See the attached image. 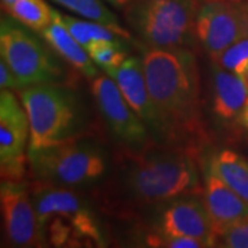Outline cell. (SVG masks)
Here are the masks:
<instances>
[{"label":"cell","instance_id":"obj_7","mask_svg":"<svg viewBox=\"0 0 248 248\" xmlns=\"http://www.w3.org/2000/svg\"><path fill=\"white\" fill-rule=\"evenodd\" d=\"M0 57L16 73L22 89L63 83L66 71L62 58L47 42H42L35 31L11 16L1 17Z\"/></svg>","mask_w":248,"mask_h":248},{"label":"cell","instance_id":"obj_27","mask_svg":"<svg viewBox=\"0 0 248 248\" xmlns=\"http://www.w3.org/2000/svg\"><path fill=\"white\" fill-rule=\"evenodd\" d=\"M107 3H109L112 7L120 10H125L130 4H133L135 0H105Z\"/></svg>","mask_w":248,"mask_h":248},{"label":"cell","instance_id":"obj_3","mask_svg":"<svg viewBox=\"0 0 248 248\" xmlns=\"http://www.w3.org/2000/svg\"><path fill=\"white\" fill-rule=\"evenodd\" d=\"M46 247H105L94 210L73 189L39 182L31 190Z\"/></svg>","mask_w":248,"mask_h":248},{"label":"cell","instance_id":"obj_16","mask_svg":"<svg viewBox=\"0 0 248 248\" xmlns=\"http://www.w3.org/2000/svg\"><path fill=\"white\" fill-rule=\"evenodd\" d=\"M40 35L63 61L72 65L83 76L87 79H94L99 75L97 63L93 61L89 51L72 36L58 10L53 9V19L50 25L40 32Z\"/></svg>","mask_w":248,"mask_h":248},{"label":"cell","instance_id":"obj_23","mask_svg":"<svg viewBox=\"0 0 248 248\" xmlns=\"http://www.w3.org/2000/svg\"><path fill=\"white\" fill-rule=\"evenodd\" d=\"M146 246L157 248H207L203 241L177 234H164L159 232H152L145 240Z\"/></svg>","mask_w":248,"mask_h":248},{"label":"cell","instance_id":"obj_9","mask_svg":"<svg viewBox=\"0 0 248 248\" xmlns=\"http://www.w3.org/2000/svg\"><path fill=\"white\" fill-rule=\"evenodd\" d=\"M31 125L21 99L11 90L0 91V171L1 179L22 181L27 172Z\"/></svg>","mask_w":248,"mask_h":248},{"label":"cell","instance_id":"obj_5","mask_svg":"<svg viewBox=\"0 0 248 248\" xmlns=\"http://www.w3.org/2000/svg\"><path fill=\"white\" fill-rule=\"evenodd\" d=\"M28 160L39 182L71 189L97 184L109 167L104 146L81 137L43 149L28 151Z\"/></svg>","mask_w":248,"mask_h":248},{"label":"cell","instance_id":"obj_13","mask_svg":"<svg viewBox=\"0 0 248 248\" xmlns=\"http://www.w3.org/2000/svg\"><path fill=\"white\" fill-rule=\"evenodd\" d=\"M155 232L187 236L203 241L207 248L217 247V237L203 195L179 196L160 204Z\"/></svg>","mask_w":248,"mask_h":248},{"label":"cell","instance_id":"obj_10","mask_svg":"<svg viewBox=\"0 0 248 248\" xmlns=\"http://www.w3.org/2000/svg\"><path fill=\"white\" fill-rule=\"evenodd\" d=\"M105 73L115 80L125 101L148 127L152 140L177 148L172 130L151 97L141 58L128 57L120 66L108 69Z\"/></svg>","mask_w":248,"mask_h":248},{"label":"cell","instance_id":"obj_15","mask_svg":"<svg viewBox=\"0 0 248 248\" xmlns=\"http://www.w3.org/2000/svg\"><path fill=\"white\" fill-rule=\"evenodd\" d=\"M248 99V83L237 73L211 61L210 101L211 112L222 122L239 120Z\"/></svg>","mask_w":248,"mask_h":248},{"label":"cell","instance_id":"obj_18","mask_svg":"<svg viewBox=\"0 0 248 248\" xmlns=\"http://www.w3.org/2000/svg\"><path fill=\"white\" fill-rule=\"evenodd\" d=\"M53 1L60 4L63 9L78 14L79 17L95 21L110 28L116 35H119L124 40H133V36L130 35V32L119 22V18L108 9L107 4L102 0H53Z\"/></svg>","mask_w":248,"mask_h":248},{"label":"cell","instance_id":"obj_21","mask_svg":"<svg viewBox=\"0 0 248 248\" xmlns=\"http://www.w3.org/2000/svg\"><path fill=\"white\" fill-rule=\"evenodd\" d=\"M90 57L97 63L102 71L117 68L123 63L128 57L125 51V46L122 40H101L89 48Z\"/></svg>","mask_w":248,"mask_h":248},{"label":"cell","instance_id":"obj_28","mask_svg":"<svg viewBox=\"0 0 248 248\" xmlns=\"http://www.w3.org/2000/svg\"><path fill=\"white\" fill-rule=\"evenodd\" d=\"M239 124H241L244 128H247L248 130V99L247 102H246V105L243 108V110H241V113L239 116Z\"/></svg>","mask_w":248,"mask_h":248},{"label":"cell","instance_id":"obj_17","mask_svg":"<svg viewBox=\"0 0 248 248\" xmlns=\"http://www.w3.org/2000/svg\"><path fill=\"white\" fill-rule=\"evenodd\" d=\"M207 166L248 204L247 160L234 151L223 149L214 155Z\"/></svg>","mask_w":248,"mask_h":248},{"label":"cell","instance_id":"obj_14","mask_svg":"<svg viewBox=\"0 0 248 248\" xmlns=\"http://www.w3.org/2000/svg\"><path fill=\"white\" fill-rule=\"evenodd\" d=\"M203 197L211 218L215 237L231 228L248 222V204L226 185L208 166L204 169Z\"/></svg>","mask_w":248,"mask_h":248},{"label":"cell","instance_id":"obj_19","mask_svg":"<svg viewBox=\"0 0 248 248\" xmlns=\"http://www.w3.org/2000/svg\"><path fill=\"white\" fill-rule=\"evenodd\" d=\"M6 13L35 32H42L53 19V9L45 0H18Z\"/></svg>","mask_w":248,"mask_h":248},{"label":"cell","instance_id":"obj_11","mask_svg":"<svg viewBox=\"0 0 248 248\" xmlns=\"http://www.w3.org/2000/svg\"><path fill=\"white\" fill-rule=\"evenodd\" d=\"M195 35L211 61H217L226 48L247 36L239 4L231 0H204L196 16Z\"/></svg>","mask_w":248,"mask_h":248},{"label":"cell","instance_id":"obj_12","mask_svg":"<svg viewBox=\"0 0 248 248\" xmlns=\"http://www.w3.org/2000/svg\"><path fill=\"white\" fill-rule=\"evenodd\" d=\"M0 205L6 237L14 247H46L28 184L1 179Z\"/></svg>","mask_w":248,"mask_h":248},{"label":"cell","instance_id":"obj_2","mask_svg":"<svg viewBox=\"0 0 248 248\" xmlns=\"http://www.w3.org/2000/svg\"><path fill=\"white\" fill-rule=\"evenodd\" d=\"M122 185L134 203L142 205H160L179 196L204 192L190 152L172 146L138 151L124 166Z\"/></svg>","mask_w":248,"mask_h":248},{"label":"cell","instance_id":"obj_31","mask_svg":"<svg viewBox=\"0 0 248 248\" xmlns=\"http://www.w3.org/2000/svg\"><path fill=\"white\" fill-rule=\"evenodd\" d=\"M231 1H234V3H240L241 0H231Z\"/></svg>","mask_w":248,"mask_h":248},{"label":"cell","instance_id":"obj_22","mask_svg":"<svg viewBox=\"0 0 248 248\" xmlns=\"http://www.w3.org/2000/svg\"><path fill=\"white\" fill-rule=\"evenodd\" d=\"M214 62H217L218 65H221L222 68L228 71L240 75L248 62V36L240 39L239 42L226 48L221 57Z\"/></svg>","mask_w":248,"mask_h":248},{"label":"cell","instance_id":"obj_6","mask_svg":"<svg viewBox=\"0 0 248 248\" xmlns=\"http://www.w3.org/2000/svg\"><path fill=\"white\" fill-rule=\"evenodd\" d=\"M200 0H135L125 18L140 43L149 47H192Z\"/></svg>","mask_w":248,"mask_h":248},{"label":"cell","instance_id":"obj_29","mask_svg":"<svg viewBox=\"0 0 248 248\" xmlns=\"http://www.w3.org/2000/svg\"><path fill=\"white\" fill-rule=\"evenodd\" d=\"M16 1H18V0H1V7H3V10L6 11V10L9 9L10 6H13Z\"/></svg>","mask_w":248,"mask_h":248},{"label":"cell","instance_id":"obj_1","mask_svg":"<svg viewBox=\"0 0 248 248\" xmlns=\"http://www.w3.org/2000/svg\"><path fill=\"white\" fill-rule=\"evenodd\" d=\"M148 90L169 123L177 148L193 151L205 141L197 57L189 47L140 43Z\"/></svg>","mask_w":248,"mask_h":248},{"label":"cell","instance_id":"obj_26","mask_svg":"<svg viewBox=\"0 0 248 248\" xmlns=\"http://www.w3.org/2000/svg\"><path fill=\"white\" fill-rule=\"evenodd\" d=\"M243 16V21H244V27H246V32L248 36V0H241L240 3H237Z\"/></svg>","mask_w":248,"mask_h":248},{"label":"cell","instance_id":"obj_20","mask_svg":"<svg viewBox=\"0 0 248 248\" xmlns=\"http://www.w3.org/2000/svg\"><path fill=\"white\" fill-rule=\"evenodd\" d=\"M63 22L68 27L72 36L83 46L87 51L91 46L101 40H119L122 39L119 35H116L115 32L110 28L105 27L99 22L95 21H90L86 18H76L72 16H63Z\"/></svg>","mask_w":248,"mask_h":248},{"label":"cell","instance_id":"obj_30","mask_svg":"<svg viewBox=\"0 0 248 248\" xmlns=\"http://www.w3.org/2000/svg\"><path fill=\"white\" fill-rule=\"evenodd\" d=\"M240 76H241V78H244L246 81L248 83V62L246 63V66L243 68V71H241V73H240Z\"/></svg>","mask_w":248,"mask_h":248},{"label":"cell","instance_id":"obj_8","mask_svg":"<svg viewBox=\"0 0 248 248\" xmlns=\"http://www.w3.org/2000/svg\"><path fill=\"white\" fill-rule=\"evenodd\" d=\"M91 91L99 115L116 140L133 151L145 149L151 133L125 101L115 80L107 73L98 75L93 79Z\"/></svg>","mask_w":248,"mask_h":248},{"label":"cell","instance_id":"obj_24","mask_svg":"<svg viewBox=\"0 0 248 248\" xmlns=\"http://www.w3.org/2000/svg\"><path fill=\"white\" fill-rule=\"evenodd\" d=\"M217 247L248 248V222L239 223L217 236Z\"/></svg>","mask_w":248,"mask_h":248},{"label":"cell","instance_id":"obj_25","mask_svg":"<svg viewBox=\"0 0 248 248\" xmlns=\"http://www.w3.org/2000/svg\"><path fill=\"white\" fill-rule=\"evenodd\" d=\"M0 87L1 90H14V91H21L22 86L19 80L16 76V73L9 66V63L4 61V58L0 57Z\"/></svg>","mask_w":248,"mask_h":248},{"label":"cell","instance_id":"obj_4","mask_svg":"<svg viewBox=\"0 0 248 248\" xmlns=\"http://www.w3.org/2000/svg\"><path fill=\"white\" fill-rule=\"evenodd\" d=\"M19 99L27 110L31 125L28 151H37L79 138L87 125V110L81 98L63 83L22 89Z\"/></svg>","mask_w":248,"mask_h":248}]
</instances>
